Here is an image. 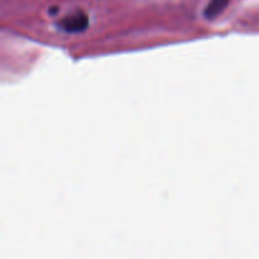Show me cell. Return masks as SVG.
Returning <instances> with one entry per match:
<instances>
[{"instance_id": "2", "label": "cell", "mask_w": 259, "mask_h": 259, "mask_svg": "<svg viewBox=\"0 0 259 259\" xmlns=\"http://www.w3.org/2000/svg\"><path fill=\"white\" fill-rule=\"evenodd\" d=\"M228 4L229 0H211L205 9L204 15L207 19H214L228 7Z\"/></svg>"}, {"instance_id": "1", "label": "cell", "mask_w": 259, "mask_h": 259, "mask_svg": "<svg viewBox=\"0 0 259 259\" xmlns=\"http://www.w3.org/2000/svg\"><path fill=\"white\" fill-rule=\"evenodd\" d=\"M89 15L85 12L78 10L61 19L58 22V27L67 33H78L83 32L89 27Z\"/></svg>"}]
</instances>
